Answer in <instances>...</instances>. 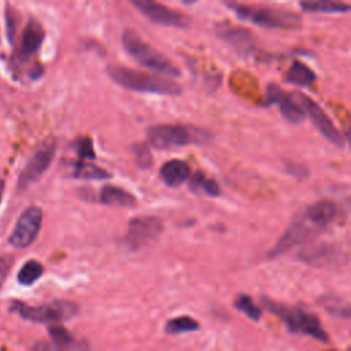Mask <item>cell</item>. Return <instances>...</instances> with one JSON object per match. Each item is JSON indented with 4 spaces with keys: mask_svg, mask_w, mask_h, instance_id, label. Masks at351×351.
Wrapping results in <instances>:
<instances>
[{
    "mask_svg": "<svg viewBox=\"0 0 351 351\" xmlns=\"http://www.w3.org/2000/svg\"><path fill=\"white\" fill-rule=\"evenodd\" d=\"M108 77L118 85L141 92V93H155V95H170L176 96L182 92L181 85L176 81L159 77L155 74L138 71L134 69H128L118 64H111L107 67Z\"/></svg>",
    "mask_w": 351,
    "mask_h": 351,
    "instance_id": "6da1fadb",
    "label": "cell"
},
{
    "mask_svg": "<svg viewBox=\"0 0 351 351\" xmlns=\"http://www.w3.org/2000/svg\"><path fill=\"white\" fill-rule=\"evenodd\" d=\"M147 137L149 145L156 149H170L185 145H203L213 138L211 133L206 129L180 123L154 125L148 128Z\"/></svg>",
    "mask_w": 351,
    "mask_h": 351,
    "instance_id": "7a4b0ae2",
    "label": "cell"
},
{
    "mask_svg": "<svg viewBox=\"0 0 351 351\" xmlns=\"http://www.w3.org/2000/svg\"><path fill=\"white\" fill-rule=\"evenodd\" d=\"M236 15L243 21H250L251 23L266 27V29H282L295 30L300 27V16L292 11L270 8L266 5H251L226 1L225 3Z\"/></svg>",
    "mask_w": 351,
    "mask_h": 351,
    "instance_id": "3957f363",
    "label": "cell"
},
{
    "mask_svg": "<svg viewBox=\"0 0 351 351\" xmlns=\"http://www.w3.org/2000/svg\"><path fill=\"white\" fill-rule=\"evenodd\" d=\"M122 45L125 51L141 66L170 77H180L181 71L178 70V67L162 52L145 43L134 30L126 29L123 32Z\"/></svg>",
    "mask_w": 351,
    "mask_h": 351,
    "instance_id": "277c9868",
    "label": "cell"
},
{
    "mask_svg": "<svg viewBox=\"0 0 351 351\" xmlns=\"http://www.w3.org/2000/svg\"><path fill=\"white\" fill-rule=\"evenodd\" d=\"M262 302L265 303V306L269 311L278 315L287 324V326L291 332L308 335L317 340L328 341V336H326L325 330L322 329L319 319L314 314L304 311L299 307H288V306L280 304L267 298H263Z\"/></svg>",
    "mask_w": 351,
    "mask_h": 351,
    "instance_id": "5b68a950",
    "label": "cell"
},
{
    "mask_svg": "<svg viewBox=\"0 0 351 351\" xmlns=\"http://www.w3.org/2000/svg\"><path fill=\"white\" fill-rule=\"evenodd\" d=\"M12 308L22 318L40 324L67 321L78 313V306L70 300H53L40 306H27L21 302H14Z\"/></svg>",
    "mask_w": 351,
    "mask_h": 351,
    "instance_id": "8992f818",
    "label": "cell"
},
{
    "mask_svg": "<svg viewBox=\"0 0 351 351\" xmlns=\"http://www.w3.org/2000/svg\"><path fill=\"white\" fill-rule=\"evenodd\" d=\"M295 101L299 104V107L303 110L304 115L307 114L314 123V126L318 129V132L333 145L343 148L344 147V137L343 134L337 130V128L333 125L330 118L326 115V112L308 96L298 92L292 93Z\"/></svg>",
    "mask_w": 351,
    "mask_h": 351,
    "instance_id": "52a82bcc",
    "label": "cell"
},
{
    "mask_svg": "<svg viewBox=\"0 0 351 351\" xmlns=\"http://www.w3.org/2000/svg\"><path fill=\"white\" fill-rule=\"evenodd\" d=\"M163 230V223L152 215L134 217L129 221L125 243L130 250H138L155 241Z\"/></svg>",
    "mask_w": 351,
    "mask_h": 351,
    "instance_id": "ba28073f",
    "label": "cell"
},
{
    "mask_svg": "<svg viewBox=\"0 0 351 351\" xmlns=\"http://www.w3.org/2000/svg\"><path fill=\"white\" fill-rule=\"evenodd\" d=\"M321 229L303 213L288 226L284 234L280 237L277 244L269 251V258H277L285 254L288 250L295 247L299 243L306 241L313 234L319 232Z\"/></svg>",
    "mask_w": 351,
    "mask_h": 351,
    "instance_id": "9c48e42d",
    "label": "cell"
},
{
    "mask_svg": "<svg viewBox=\"0 0 351 351\" xmlns=\"http://www.w3.org/2000/svg\"><path fill=\"white\" fill-rule=\"evenodd\" d=\"M56 151V141L53 138H47L41 143V145L36 149L30 160L27 162L26 167L22 170L19 180H18V188L26 189L30 184L37 181L44 171L49 167Z\"/></svg>",
    "mask_w": 351,
    "mask_h": 351,
    "instance_id": "30bf717a",
    "label": "cell"
},
{
    "mask_svg": "<svg viewBox=\"0 0 351 351\" xmlns=\"http://www.w3.org/2000/svg\"><path fill=\"white\" fill-rule=\"evenodd\" d=\"M132 4L156 25L169 27H186L191 23V18L188 15L152 0H132Z\"/></svg>",
    "mask_w": 351,
    "mask_h": 351,
    "instance_id": "8fae6325",
    "label": "cell"
},
{
    "mask_svg": "<svg viewBox=\"0 0 351 351\" xmlns=\"http://www.w3.org/2000/svg\"><path fill=\"white\" fill-rule=\"evenodd\" d=\"M41 223H43L41 208L37 206H32L26 208L18 218V222L10 236V244L15 248L29 247L38 236Z\"/></svg>",
    "mask_w": 351,
    "mask_h": 351,
    "instance_id": "7c38bea8",
    "label": "cell"
},
{
    "mask_svg": "<svg viewBox=\"0 0 351 351\" xmlns=\"http://www.w3.org/2000/svg\"><path fill=\"white\" fill-rule=\"evenodd\" d=\"M267 103H276L281 115L291 123H300L304 119V112L295 101L292 93L284 92L278 85L267 86Z\"/></svg>",
    "mask_w": 351,
    "mask_h": 351,
    "instance_id": "4fadbf2b",
    "label": "cell"
},
{
    "mask_svg": "<svg viewBox=\"0 0 351 351\" xmlns=\"http://www.w3.org/2000/svg\"><path fill=\"white\" fill-rule=\"evenodd\" d=\"M217 34L240 53H248L254 49V36L247 29L232 26L229 23H219L217 26Z\"/></svg>",
    "mask_w": 351,
    "mask_h": 351,
    "instance_id": "5bb4252c",
    "label": "cell"
},
{
    "mask_svg": "<svg viewBox=\"0 0 351 351\" xmlns=\"http://www.w3.org/2000/svg\"><path fill=\"white\" fill-rule=\"evenodd\" d=\"M159 176L167 186H180L191 177V167L184 160L171 159L162 165Z\"/></svg>",
    "mask_w": 351,
    "mask_h": 351,
    "instance_id": "9a60e30c",
    "label": "cell"
},
{
    "mask_svg": "<svg viewBox=\"0 0 351 351\" xmlns=\"http://www.w3.org/2000/svg\"><path fill=\"white\" fill-rule=\"evenodd\" d=\"M304 214L319 228L324 229L326 228L337 215V207L332 200L322 199L318 200L313 204H310L306 210Z\"/></svg>",
    "mask_w": 351,
    "mask_h": 351,
    "instance_id": "2e32d148",
    "label": "cell"
},
{
    "mask_svg": "<svg viewBox=\"0 0 351 351\" xmlns=\"http://www.w3.org/2000/svg\"><path fill=\"white\" fill-rule=\"evenodd\" d=\"M48 333L58 351H88V346L74 339V336L63 326L53 325L48 329Z\"/></svg>",
    "mask_w": 351,
    "mask_h": 351,
    "instance_id": "e0dca14e",
    "label": "cell"
},
{
    "mask_svg": "<svg viewBox=\"0 0 351 351\" xmlns=\"http://www.w3.org/2000/svg\"><path fill=\"white\" fill-rule=\"evenodd\" d=\"M100 202L112 207H132L136 204V196L117 185H104L100 189Z\"/></svg>",
    "mask_w": 351,
    "mask_h": 351,
    "instance_id": "ac0fdd59",
    "label": "cell"
},
{
    "mask_svg": "<svg viewBox=\"0 0 351 351\" xmlns=\"http://www.w3.org/2000/svg\"><path fill=\"white\" fill-rule=\"evenodd\" d=\"M44 30L40 22L36 19H30L22 34V52L23 53H34L43 44Z\"/></svg>",
    "mask_w": 351,
    "mask_h": 351,
    "instance_id": "d6986e66",
    "label": "cell"
},
{
    "mask_svg": "<svg viewBox=\"0 0 351 351\" xmlns=\"http://www.w3.org/2000/svg\"><path fill=\"white\" fill-rule=\"evenodd\" d=\"M317 75L315 73L307 67L304 63L296 60L291 64V67L287 70L284 80L288 84L298 85V86H307L315 81Z\"/></svg>",
    "mask_w": 351,
    "mask_h": 351,
    "instance_id": "ffe728a7",
    "label": "cell"
},
{
    "mask_svg": "<svg viewBox=\"0 0 351 351\" xmlns=\"http://www.w3.org/2000/svg\"><path fill=\"white\" fill-rule=\"evenodd\" d=\"M302 10L307 12H319V14H346L350 11V4L339 1H304L300 3Z\"/></svg>",
    "mask_w": 351,
    "mask_h": 351,
    "instance_id": "44dd1931",
    "label": "cell"
},
{
    "mask_svg": "<svg viewBox=\"0 0 351 351\" xmlns=\"http://www.w3.org/2000/svg\"><path fill=\"white\" fill-rule=\"evenodd\" d=\"M73 176L75 178H82V180H106L111 177V174L107 170L86 162H77L74 165Z\"/></svg>",
    "mask_w": 351,
    "mask_h": 351,
    "instance_id": "7402d4cb",
    "label": "cell"
},
{
    "mask_svg": "<svg viewBox=\"0 0 351 351\" xmlns=\"http://www.w3.org/2000/svg\"><path fill=\"white\" fill-rule=\"evenodd\" d=\"M189 186L193 191H203L206 195L208 196H218L219 195V185L213 180V178H207L203 176V173H195L193 176L189 177Z\"/></svg>",
    "mask_w": 351,
    "mask_h": 351,
    "instance_id": "603a6c76",
    "label": "cell"
},
{
    "mask_svg": "<svg viewBox=\"0 0 351 351\" xmlns=\"http://www.w3.org/2000/svg\"><path fill=\"white\" fill-rule=\"evenodd\" d=\"M44 271V267L40 262L37 261H27L19 270L18 273V281L22 285H32L36 282Z\"/></svg>",
    "mask_w": 351,
    "mask_h": 351,
    "instance_id": "cb8c5ba5",
    "label": "cell"
},
{
    "mask_svg": "<svg viewBox=\"0 0 351 351\" xmlns=\"http://www.w3.org/2000/svg\"><path fill=\"white\" fill-rule=\"evenodd\" d=\"M199 329V324L188 317V315H181L177 318H173L166 322L165 330L170 335H178V333H185V332H193Z\"/></svg>",
    "mask_w": 351,
    "mask_h": 351,
    "instance_id": "d4e9b609",
    "label": "cell"
},
{
    "mask_svg": "<svg viewBox=\"0 0 351 351\" xmlns=\"http://www.w3.org/2000/svg\"><path fill=\"white\" fill-rule=\"evenodd\" d=\"M234 307L254 321H258L262 315V310L252 302V299L248 295L244 293L237 295V298L234 299Z\"/></svg>",
    "mask_w": 351,
    "mask_h": 351,
    "instance_id": "484cf974",
    "label": "cell"
},
{
    "mask_svg": "<svg viewBox=\"0 0 351 351\" xmlns=\"http://www.w3.org/2000/svg\"><path fill=\"white\" fill-rule=\"evenodd\" d=\"M321 304L324 306V308L333 314V315H337V317H344V318H348L350 317V307L348 304L339 299V298H333V296H325L322 300H321Z\"/></svg>",
    "mask_w": 351,
    "mask_h": 351,
    "instance_id": "4316f807",
    "label": "cell"
},
{
    "mask_svg": "<svg viewBox=\"0 0 351 351\" xmlns=\"http://www.w3.org/2000/svg\"><path fill=\"white\" fill-rule=\"evenodd\" d=\"M75 151L81 159H93L95 151L93 144L89 137H82L75 141Z\"/></svg>",
    "mask_w": 351,
    "mask_h": 351,
    "instance_id": "83f0119b",
    "label": "cell"
},
{
    "mask_svg": "<svg viewBox=\"0 0 351 351\" xmlns=\"http://www.w3.org/2000/svg\"><path fill=\"white\" fill-rule=\"evenodd\" d=\"M133 152H134V156H136V160H137L138 166L149 167V165L152 162V156H151L145 144L133 145Z\"/></svg>",
    "mask_w": 351,
    "mask_h": 351,
    "instance_id": "f1b7e54d",
    "label": "cell"
},
{
    "mask_svg": "<svg viewBox=\"0 0 351 351\" xmlns=\"http://www.w3.org/2000/svg\"><path fill=\"white\" fill-rule=\"evenodd\" d=\"M14 263V258L12 255H3L0 258V288L3 285V282L5 281L10 270H11V266Z\"/></svg>",
    "mask_w": 351,
    "mask_h": 351,
    "instance_id": "f546056e",
    "label": "cell"
},
{
    "mask_svg": "<svg viewBox=\"0 0 351 351\" xmlns=\"http://www.w3.org/2000/svg\"><path fill=\"white\" fill-rule=\"evenodd\" d=\"M5 29H7L8 40L12 41L15 30H16V22H15V16L12 15L11 10H7V12H5Z\"/></svg>",
    "mask_w": 351,
    "mask_h": 351,
    "instance_id": "4dcf8cb0",
    "label": "cell"
},
{
    "mask_svg": "<svg viewBox=\"0 0 351 351\" xmlns=\"http://www.w3.org/2000/svg\"><path fill=\"white\" fill-rule=\"evenodd\" d=\"M287 169L289 173L295 174V176H299V177H306L307 174V170L302 166V165H295V163H288L287 165Z\"/></svg>",
    "mask_w": 351,
    "mask_h": 351,
    "instance_id": "1f68e13d",
    "label": "cell"
},
{
    "mask_svg": "<svg viewBox=\"0 0 351 351\" xmlns=\"http://www.w3.org/2000/svg\"><path fill=\"white\" fill-rule=\"evenodd\" d=\"M32 351H53V348L45 341H38V343L34 344Z\"/></svg>",
    "mask_w": 351,
    "mask_h": 351,
    "instance_id": "d6a6232c",
    "label": "cell"
},
{
    "mask_svg": "<svg viewBox=\"0 0 351 351\" xmlns=\"http://www.w3.org/2000/svg\"><path fill=\"white\" fill-rule=\"evenodd\" d=\"M3 191H4V181L0 180V202H1V196H3Z\"/></svg>",
    "mask_w": 351,
    "mask_h": 351,
    "instance_id": "836d02e7",
    "label": "cell"
}]
</instances>
